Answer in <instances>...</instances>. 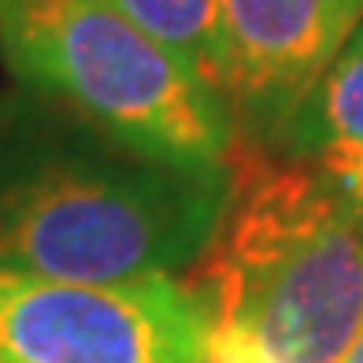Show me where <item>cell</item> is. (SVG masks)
<instances>
[{
  "instance_id": "cell-6",
  "label": "cell",
  "mask_w": 363,
  "mask_h": 363,
  "mask_svg": "<svg viewBox=\"0 0 363 363\" xmlns=\"http://www.w3.org/2000/svg\"><path fill=\"white\" fill-rule=\"evenodd\" d=\"M274 152L311 167L363 223V23L296 108Z\"/></svg>"
},
{
  "instance_id": "cell-4",
  "label": "cell",
  "mask_w": 363,
  "mask_h": 363,
  "mask_svg": "<svg viewBox=\"0 0 363 363\" xmlns=\"http://www.w3.org/2000/svg\"><path fill=\"white\" fill-rule=\"evenodd\" d=\"M0 363H204L178 274L63 282L0 271Z\"/></svg>"
},
{
  "instance_id": "cell-2",
  "label": "cell",
  "mask_w": 363,
  "mask_h": 363,
  "mask_svg": "<svg viewBox=\"0 0 363 363\" xmlns=\"http://www.w3.org/2000/svg\"><path fill=\"white\" fill-rule=\"evenodd\" d=\"M230 196L182 286L204 363H337L363 330V223L301 160L234 141Z\"/></svg>"
},
{
  "instance_id": "cell-3",
  "label": "cell",
  "mask_w": 363,
  "mask_h": 363,
  "mask_svg": "<svg viewBox=\"0 0 363 363\" xmlns=\"http://www.w3.org/2000/svg\"><path fill=\"white\" fill-rule=\"evenodd\" d=\"M0 63L108 134L156 156L226 163L223 96L104 0H0Z\"/></svg>"
},
{
  "instance_id": "cell-5",
  "label": "cell",
  "mask_w": 363,
  "mask_h": 363,
  "mask_svg": "<svg viewBox=\"0 0 363 363\" xmlns=\"http://www.w3.org/2000/svg\"><path fill=\"white\" fill-rule=\"evenodd\" d=\"M359 23L363 0H223L219 93L238 141H282Z\"/></svg>"
},
{
  "instance_id": "cell-1",
  "label": "cell",
  "mask_w": 363,
  "mask_h": 363,
  "mask_svg": "<svg viewBox=\"0 0 363 363\" xmlns=\"http://www.w3.org/2000/svg\"><path fill=\"white\" fill-rule=\"evenodd\" d=\"M230 196L226 163L156 156L38 89L0 93V271L182 274Z\"/></svg>"
},
{
  "instance_id": "cell-7",
  "label": "cell",
  "mask_w": 363,
  "mask_h": 363,
  "mask_svg": "<svg viewBox=\"0 0 363 363\" xmlns=\"http://www.w3.org/2000/svg\"><path fill=\"white\" fill-rule=\"evenodd\" d=\"M141 34L174 52L219 93L223 78V0H104ZM223 96V93H219ZM226 104V101H223Z\"/></svg>"
},
{
  "instance_id": "cell-8",
  "label": "cell",
  "mask_w": 363,
  "mask_h": 363,
  "mask_svg": "<svg viewBox=\"0 0 363 363\" xmlns=\"http://www.w3.org/2000/svg\"><path fill=\"white\" fill-rule=\"evenodd\" d=\"M337 363H363V330L356 334V341L349 345V349L341 352V359H337Z\"/></svg>"
}]
</instances>
